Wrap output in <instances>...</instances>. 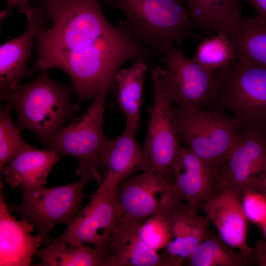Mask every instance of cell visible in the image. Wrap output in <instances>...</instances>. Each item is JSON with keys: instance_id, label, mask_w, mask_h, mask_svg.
<instances>
[{"instance_id": "obj_1", "label": "cell", "mask_w": 266, "mask_h": 266, "mask_svg": "<svg viewBox=\"0 0 266 266\" xmlns=\"http://www.w3.org/2000/svg\"><path fill=\"white\" fill-rule=\"evenodd\" d=\"M51 25L39 30L30 74L56 68L69 77L80 105L116 88V76L130 61L154 56L133 35L126 20L114 26L101 0H34Z\"/></svg>"}, {"instance_id": "obj_16", "label": "cell", "mask_w": 266, "mask_h": 266, "mask_svg": "<svg viewBox=\"0 0 266 266\" xmlns=\"http://www.w3.org/2000/svg\"><path fill=\"white\" fill-rule=\"evenodd\" d=\"M0 193V266H28L37 249L45 245L41 237L31 233L34 225L10 214L2 194Z\"/></svg>"}, {"instance_id": "obj_10", "label": "cell", "mask_w": 266, "mask_h": 266, "mask_svg": "<svg viewBox=\"0 0 266 266\" xmlns=\"http://www.w3.org/2000/svg\"><path fill=\"white\" fill-rule=\"evenodd\" d=\"M159 66L150 71L153 85V102L144 144L151 164V170L161 175L169 183L173 180L172 166L181 147L177 124L171 102L161 85Z\"/></svg>"}, {"instance_id": "obj_27", "label": "cell", "mask_w": 266, "mask_h": 266, "mask_svg": "<svg viewBox=\"0 0 266 266\" xmlns=\"http://www.w3.org/2000/svg\"><path fill=\"white\" fill-rule=\"evenodd\" d=\"M12 109L7 103L0 109V170L31 146L23 138L12 119Z\"/></svg>"}, {"instance_id": "obj_23", "label": "cell", "mask_w": 266, "mask_h": 266, "mask_svg": "<svg viewBox=\"0 0 266 266\" xmlns=\"http://www.w3.org/2000/svg\"><path fill=\"white\" fill-rule=\"evenodd\" d=\"M148 60L134 61L130 66L121 69L115 80L118 103L125 115V127L135 132L140 123L142 93Z\"/></svg>"}, {"instance_id": "obj_11", "label": "cell", "mask_w": 266, "mask_h": 266, "mask_svg": "<svg viewBox=\"0 0 266 266\" xmlns=\"http://www.w3.org/2000/svg\"><path fill=\"white\" fill-rule=\"evenodd\" d=\"M118 190L123 209L121 218L127 220L142 221L157 214L172 215L187 210L175 197L171 184L151 170L120 182Z\"/></svg>"}, {"instance_id": "obj_6", "label": "cell", "mask_w": 266, "mask_h": 266, "mask_svg": "<svg viewBox=\"0 0 266 266\" xmlns=\"http://www.w3.org/2000/svg\"><path fill=\"white\" fill-rule=\"evenodd\" d=\"M108 93L105 90L100 92L82 115L73 118L67 125L49 135L42 143L44 148L77 159L79 166L89 169L99 184L102 181L100 172L106 167L104 155L111 140L103 131Z\"/></svg>"}, {"instance_id": "obj_2", "label": "cell", "mask_w": 266, "mask_h": 266, "mask_svg": "<svg viewBox=\"0 0 266 266\" xmlns=\"http://www.w3.org/2000/svg\"><path fill=\"white\" fill-rule=\"evenodd\" d=\"M120 10L137 40L154 56L196 37L182 0H101Z\"/></svg>"}, {"instance_id": "obj_33", "label": "cell", "mask_w": 266, "mask_h": 266, "mask_svg": "<svg viewBox=\"0 0 266 266\" xmlns=\"http://www.w3.org/2000/svg\"><path fill=\"white\" fill-rule=\"evenodd\" d=\"M264 192H265V195H266V179L265 182Z\"/></svg>"}, {"instance_id": "obj_30", "label": "cell", "mask_w": 266, "mask_h": 266, "mask_svg": "<svg viewBox=\"0 0 266 266\" xmlns=\"http://www.w3.org/2000/svg\"><path fill=\"white\" fill-rule=\"evenodd\" d=\"M261 229L266 237V224ZM254 250L257 263L261 266H266V244L260 241Z\"/></svg>"}, {"instance_id": "obj_13", "label": "cell", "mask_w": 266, "mask_h": 266, "mask_svg": "<svg viewBox=\"0 0 266 266\" xmlns=\"http://www.w3.org/2000/svg\"><path fill=\"white\" fill-rule=\"evenodd\" d=\"M172 171L173 194L189 212L197 214L202 203L221 191L217 167L206 163L187 147H180Z\"/></svg>"}, {"instance_id": "obj_3", "label": "cell", "mask_w": 266, "mask_h": 266, "mask_svg": "<svg viewBox=\"0 0 266 266\" xmlns=\"http://www.w3.org/2000/svg\"><path fill=\"white\" fill-rule=\"evenodd\" d=\"M73 93L71 82L58 83L50 77L47 70H41L33 80L20 84L5 101L16 111L20 131L33 132L43 143L75 117L80 105L71 101Z\"/></svg>"}, {"instance_id": "obj_15", "label": "cell", "mask_w": 266, "mask_h": 266, "mask_svg": "<svg viewBox=\"0 0 266 266\" xmlns=\"http://www.w3.org/2000/svg\"><path fill=\"white\" fill-rule=\"evenodd\" d=\"M199 209L213 224L226 243L256 259L254 249L250 247L247 242L248 219L241 199L236 194L228 189H222L202 203Z\"/></svg>"}, {"instance_id": "obj_12", "label": "cell", "mask_w": 266, "mask_h": 266, "mask_svg": "<svg viewBox=\"0 0 266 266\" xmlns=\"http://www.w3.org/2000/svg\"><path fill=\"white\" fill-rule=\"evenodd\" d=\"M123 213L118 186L111 187L101 182L90 201L78 212L66 230L51 240L104 247Z\"/></svg>"}, {"instance_id": "obj_14", "label": "cell", "mask_w": 266, "mask_h": 266, "mask_svg": "<svg viewBox=\"0 0 266 266\" xmlns=\"http://www.w3.org/2000/svg\"><path fill=\"white\" fill-rule=\"evenodd\" d=\"M18 9L25 15L28 26L24 33L0 47V97L4 101L21 84L23 77L31 75L29 60L38 33L47 20L43 11L30 2Z\"/></svg>"}, {"instance_id": "obj_26", "label": "cell", "mask_w": 266, "mask_h": 266, "mask_svg": "<svg viewBox=\"0 0 266 266\" xmlns=\"http://www.w3.org/2000/svg\"><path fill=\"white\" fill-rule=\"evenodd\" d=\"M193 59L206 69L220 71L235 60V52L229 35L218 33L204 38Z\"/></svg>"}, {"instance_id": "obj_25", "label": "cell", "mask_w": 266, "mask_h": 266, "mask_svg": "<svg viewBox=\"0 0 266 266\" xmlns=\"http://www.w3.org/2000/svg\"><path fill=\"white\" fill-rule=\"evenodd\" d=\"M189 260L192 266H248L257 263L255 257L235 251L218 234L209 233Z\"/></svg>"}, {"instance_id": "obj_32", "label": "cell", "mask_w": 266, "mask_h": 266, "mask_svg": "<svg viewBox=\"0 0 266 266\" xmlns=\"http://www.w3.org/2000/svg\"><path fill=\"white\" fill-rule=\"evenodd\" d=\"M6 3V9L8 10L12 7H19L22 6L30 2L32 0H4Z\"/></svg>"}, {"instance_id": "obj_4", "label": "cell", "mask_w": 266, "mask_h": 266, "mask_svg": "<svg viewBox=\"0 0 266 266\" xmlns=\"http://www.w3.org/2000/svg\"><path fill=\"white\" fill-rule=\"evenodd\" d=\"M210 107L231 112L243 130H263L266 124V66L233 61L219 72L217 94Z\"/></svg>"}, {"instance_id": "obj_18", "label": "cell", "mask_w": 266, "mask_h": 266, "mask_svg": "<svg viewBox=\"0 0 266 266\" xmlns=\"http://www.w3.org/2000/svg\"><path fill=\"white\" fill-rule=\"evenodd\" d=\"M104 162L107 169L102 181L112 187L136 173L151 169L149 160L136 139L135 132L126 128L119 136L111 139Z\"/></svg>"}, {"instance_id": "obj_17", "label": "cell", "mask_w": 266, "mask_h": 266, "mask_svg": "<svg viewBox=\"0 0 266 266\" xmlns=\"http://www.w3.org/2000/svg\"><path fill=\"white\" fill-rule=\"evenodd\" d=\"M141 222L120 218L105 245L110 266H164L162 256L140 238Z\"/></svg>"}, {"instance_id": "obj_22", "label": "cell", "mask_w": 266, "mask_h": 266, "mask_svg": "<svg viewBox=\"0 0 266 266\" xmlns=\"http://www.w3.org/2000/svg\"><path fill=\"white\" fill-rule=\"evenodd\" d=\"M35 256L41 266H110L107 250L104 247L92 248L82 242L55 241L37 249Z\"/></svg>"}, {"instance_id": "obj_8", "label": "cell", "mask_w": 266, "mask_h": 266, "mask_svg": "<svg viewBox=\"0 0 266 266\" xmlns=\"http://www.w3.org/2000/svg\"><path fill=\"white\" fill-rule=\"evenodd\" d=\"M166 69L159 66L162 88L171 103L179 107H210L215 98L220 71L206 69L183 52L180 45L164 53Z\"/></svg>"}, {"instance_id": "obj_21", "label": "cell", "mask_w": 266, "mask_h": 266, "mask_svg": "<svg viewBox=\"0 0 266 266\" xmlns=\"http://www.w3.org/2000/svg\"><path fill=\"white\" fill-rule=\"evenodd\" d=\"M196 29L206 37L229 35L243 16L236 0H186Z\"/></svg>"}, {"instance_id": "obj_20", "label": "cell", "mask_w": 266, "mask_h": 266, "mask_svg": "<svg viewBox=\"0 0 266 266\" xmlns=\"http://www.w3.org/2000/svg\"><path fill=\"white\" fill-rule=\"evenodd\" d=\"M62 155L50 150H39L34 147L16 156L0 170L9 186L33 188L46 184L47 178Z\"/></svg>"}, {"instance_id": "obj_5", "label": "cell", "mask_w": 266, "mask_h": 266, "mask_svg": "<svg viewBox=\"0 0 266 266\" xmlns=\"http://www.w3.org/2000/svg\"><path fill=\"white\" fill-rule=\"evenodd\" d=\"M77 172L79 179L71 184L21 188L22 201L16 205L7 204L10 212L17 213L36 227L45 245L49 243L48 233L56 225L68 226L72 223L81 208L86 184L95 180L93 173L85 167L79 166Z\"/></svg>"}, {"instance_id": "obj_9", "label": "cell", "mask_w": 266, "mask_h": 266, "mask_svg": "<svg viewBox=\"0 0 266 266\" xmlns=\"http://www.w3.org/2000/svg\"><path fill=\"white\" fill-rule=\"evenodd\" d=\"M217 168L221 190L228 189L240 199L251 190L264 193L266 179L264 131L253 128L242 131L226 161Z\"/></svg>"}, {"instance_id": "obj_19", "label": "cell", "mask_w": 266, "mask_h": 266, "mask_svg": "<svg viewBox=\"0 0 266 266\" xmlns=\"http://www.w3.org/2000/svg\"><path fill=\"white\" fill-rule=\"evenodd\" d=\"M172 238L162 256L164 266H180L209 233L207 216L187 211L171 216Z\"/></svg>"}, {"instance_id": "obj_31", "label": "cell", "mask_w": 266, "mask_h": 266, "mask_svg": "<svg viewBox=\"0 0 266 266\" xmlns=\"http://www.w3.org/2000/svg\"><path fill=\"white\" fill-rule=\"evenodd\" d=\"M255 9L256 16L266 23V0H245Z\"/></svg>"}, {"instance_id": "obj_24", "label": "cell", "mask_w": 266, "mask_h": 266, "mask_svg": "<svg viewBox=\"0 0 266 266\" xmlns=\"http://www.w3.org/2000/svg\"><path fill=\"white\" fill-rule=\"evenodd\" d=\"M229 36L235 60L266 66V23L243 15Z\"/></svg>"}, {"instance_id": "obj_7", "label": "cell", "mask_w": 266, "mask_h": 266, "mask_svg": "<svg viewBox=\"0 0 266 266\" xmlns=\"http://www.w3.org/2000/svg\"><path fill=\"white\" fill-rule=\"evenodd\" d=\"M173 110L181 141L209 165L221 166L243 131L238 121L219 109Z\"/></svg>"}, {"instance_id": "obj_28", "label": "cell", "mask_w": 266, "mask_h": 266, "mask_svg": "<svg viewBox=\"0 0 266 266\" xmlns=\"http://www.w3.org/2000/svg\"><path fill=\"white\" fill-rule=\"evenodd\" d=\"M171 215L159 214L141 222L139 236L151 248L158 251L165 249L172 238Z\"/></svg>"}, {"instance_id": "obj_29", "label": "cell", "mask_w": 266, "mask_h": 266, "mask_svg": "<svg viewBox=\"0 0 266 266\" xmlns=\"http://www.w3.org/2000/svg\"><path fill=\"white\" fill-rule=\"evenodd\" d=\"M244 213L248 219L262 228L266 224V196L261 192L251 190L241 198Z\"/></svg>"}]
</instances>
